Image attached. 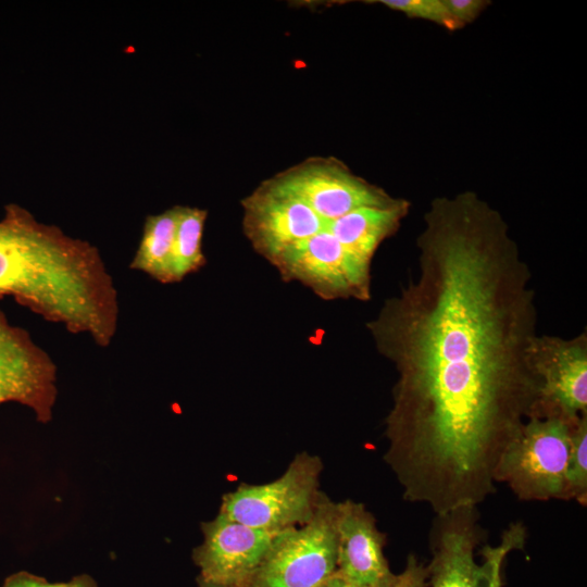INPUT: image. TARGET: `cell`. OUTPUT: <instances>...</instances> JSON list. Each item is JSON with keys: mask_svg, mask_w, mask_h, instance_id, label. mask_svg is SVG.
Listing matches in <instances>:
<instances>
[{"mask_svg": "<svg viewBox=\"0 0 587 587\" xmlns=\"http://www.w3.org/2000/svg\"><path fill=\"white\" fill-rule=\"evenodd\" d=\"M417 276L366 323L397 380L384 455L410 502L436 515L476 507L530 416L532 272L502 215L472 191L435 198L416 239Z\"/></svg>", "mask_w": 587, "mask_h": 587, "instance_id": "1", "label": "cell"}, {"mask_svg": "<svg viewBox=\"0 0 587 587\" xmlns=\"http://www.w3.org/2000/svg\"><path fill=\"white\" fill-rule=\"evenodd\" d=\"M108 347L118 324L113 279L97 247L10 203L0 220V298Z\"/></svg>", "mask_w": 587, "mask_h": 587, "instance_id": "2", "label": "cell"}, {"mask_svg": "<svg viewBox=\"0 0 587 587\" xmlns=\"http://www.w3.org/2000/svg\"><path fill=\"white\" fill-rule=\"evenodd\" d=\"M577 421L528 417L502 451L494 472L495 483H505L522 500H566V471Z\"/></svg>", "mask_w": 587, "mask_h": 587, "instance_id": "3", "label": "cell"}, {"mask_svg": "<svg viewBox=\"0 0 587 587\" xmlns=\"http://www.w3.org/2000/svg\"><path fill=\"white\" fill-rule=\"evenodd\" d=\"M320 457L302 451L284 474L259 485L240 484L222 497L218 513L264 532H279L307 523L322 497Z\"/></svg>", "mask_w": 587, "mask_h": 587, "instance_id": "4", "label": "cell"}, {"mask_svg": "<svg viewBox=\"0 0 587 587\" xmlns=\"http://www.w3.org/2000/svg\"><path fill=\"white\" fill-rule=\"evenodd\" d=\"M337 502L322 494L304 524L274 535L243 587H320L336 572Z\"/></svg>", "mask_w": 587, "mask_h": 587, "instance_id": "5", "label": "cell"}, {"mask_svg": "<svg viewBox=\"0 0 587 587\" xmlns=\"http://www.w3.org/2000/svg\"><path fill=\"white\" fill-rule=\"evenodd\" d=\"M271 264L285 282H299L323 300L371 299L372 261L348 249L326 227Z\"/></svg>", "mask_w": 587, "mask_h": 587, "instance_id": "6", "label": "cell"}, {"mask_svg": "<svg viewBox=\"0 0 587 587\" xmlns=\"http://www.w3.org/2000/svg\"><path fill=\"white\" fill-rule=\"evenodd\" d=\"M528 354L539 380L530 416L577 421L587 415L586 330L572 338L537 334Z\"/></svg>", "mask_w": 587, "mask_h": 587, "instance_id": "7", "label": "cell"}, {"mask_svg": "<svg viewBox=\"0 0 587 587\" xmlns=\"http://www.w3.org/2000/svg\"><path fill=\"white\" fill-rule=\"evenodd\" d=\"M271 179L327 220L360 208L389 207L400 199L354 175L346 164L330 157L307 159Z\"/></svg>", "mask_w": 587, "mask_h": 587, "instance_id": "8", "label": "cell"}, {"mask_svg": "<svg viewBox=\"0 0 587 587\" xmlns=\"http://www.w3.org/2000/svg\"><path fill=\"white\" fill-rule=\"evenodd\" d=\"M241 207L243 233L252 248L270 263L325 227V218L271 178L242 199Z\"/></svg>", "mask_w": 587, "mask_h": 587, "instance_id": "9", "label": "cell"}, {"mask_svg": "<svg viewBox=\"0 0 587 587\" xmlns=\"http://www.w3.org/2000/svg\"><path fill=\"white\" fill-rule=\"evenodd\" d=\"M57 366L27 330L0 310V404L17 402L48 422L57 399Z\"/></svg>", "mask_w": 587, "mask_h": 587, "instance_id": "10", "label": "cell"}, {"mask_svg": "<svg viewBox=\"0 0 587 587\" xmlns=\"http://www.w3.org/2000/svg\"><path fill=\"white\" fill-rule=\"evenodd\" d=\"M203 541L192 559L200 577L225 587H243L262 561L275 534L222 514L201 524Z\"/></svg>", "mask_w": 587, "mask_h": 587, "instance_id": "11", "label": "cell"}, {"mask_svg": "<svg viewBox=\"0 0 587 587\" xmlns=\"http://www.w3.org/2000/svg\"><path fill=\"white\" fill-rule=\"evenodd\" d=\"M336 533L338 576L370 586H384L396 579L384 555L385 535L363 503L350 499L337 502Z\"/></svg>", "mask_w": 587, "mask_h": 587, "instance_id": "12", "label": "cell"}, {"mask_svg": "<svg viewBox=\"0 0 587 587\" xmlns=\"http://www.w3.org/2000/svg\"><path fill=\"white\" fill-rule=\"evenodd\" d=\"M482 538L476 507L437 515L433 528L432 587H480L475 548Z\"/></svg>", "mask_w": 587, "mask_h": 587, "instance_id": "13", "label": "cell"}, {"mask_svg": "<svg viewBox=\"0 0 587 587\" xmlns=\"http://www.w3.org/2000/svg\"><path fill=\"white\" fill-rule=\"evenodd\" d=\"M409 210L410 202L400 198L389 207H365L326 218L325 227L348 249L373 261L379 246L399 229Z\"/></svg>", "mask_w": 587, "mask_h": 587, "instance_id": "14", "label": "cell"}, {"mask_svg": "<svg viewBox=\"0 0 587 587\" xmlns=\"http://www.w3.org/2000/svg\"><path fill=\"white\" fill-rule=\"evenodd\" d=\"M179 205L148 215L129 267L161 284H172V258Z\"/></svg>", "mask_w": 587, "mask_h": 587, "instance_id": "15", "label": "cell"}, {"mask_svg": "<svg viewBox=\"0 0 587 587\" xmlns=\"http://www.w3.org/2000/svg\"><path fill=\"white\" fill-rule=\"evenodd\" d=\"M207 217V210L179 205L172 258V284L205 265L202 236Z\"/></svg>", "mask_w": 587, "mask_h": 587, "instance_id": "16", "label": "cell"}, {"mask_svg": "<svg viewBox=\"0 0 587 587\" xmlns=\"http://www.w3.org/2000/svg\"><path fill=\"white\" fill-rule=\"evenodd\" d=\"M587 503V415L575 424L566 471V500Z\"/></svg>", "mask_w": 587, "mask_h": 587, "instance_id": "17", "label": "cell"}, {"mask_svg": "<svg viewBox=\"0 0 587 587\" xmlns=\"http://www.w3.org/2000/svg\"><path fill=\"white\" fill-rule=\"evenodd\" d=\"M526 539V529L522 523L511 524L496 546H485L482 550L480 587H502V566L507 555L522 549Z\"/></svg>", "mask_w": 587, "mask_h": 587, "instance_id": "18", "label": "cell"}, {"mask_svg": "<svg viewBox=\"0 0 587 587\" xmlns=\"http://www.w3.org/2000/svg\"><path fill=\"white\" fill-rule=\"evenodd\" d=\"M379 2L410 17L432 21L449 30L461 28L449 13L444 0H382Z\"/></svg>", "mask_w": 587, "mask_h": 587, "instance_id": "19", "label": "cell"}, {"mask_svg": "<svg viewBox=\"0 0 587 587\" xmlns=\"http://www.w3.org/2000/svg\"><path fill=\"white\" fill-rule=\"evenodd\" d=\"M428 575V569L419 563L413 555H410L403 572L398 574L396 579L388 585H358L342 579L335 573L320 587H426Z\"/></svg>", "mask_w": 587, "mask_h": 587, "instance_id": "20", "label": "cell"}, {"mask_svg": "<svg viewBox=\"0 0 587 587\" xmlns=\"http://www.w3.org/2000/svg\"><path fill=\"white\" fill-rule=\"evenodd\" d=\"M3 587H97L88 575H79L67 583H49L46 579L27 572H18L9 576Z\"/></svg>", "mask_w": 587, "mask_h": 587, "instance_id": "21", "label": "cell"}, {"mask_svg": "<svg viewBox=\"0 0 587 587\" xmlns=\"http://www.w3.org/2000/svg\"><path fill=\"white\" fill-rule=\"evenodd\" d=\"M453 20L462 28L473 22L490 3L486 0H444Z\"/></svg>", "mask_w": 587, "mask_h": 587, "instance_id": "22", "label": "cell"}, {"mask_svg": "<svg viewBox=\"0 0 587 587\" xmlns=\"http://www.w3.org/2000/svg\"><path fill=\"white\" fill-rule=\"evenodd\" d=\"M197 583H198V587H225V586H222L220 584L205 580L200 576H198Z\"/></svg>", "mask_w": 587, "mask_h": 587, "instance_id": "23", "label": "cell"}]
</instances>
